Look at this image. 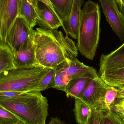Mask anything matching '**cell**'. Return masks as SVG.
Returning a JSON list of instances; mask_svg holds the SVG:
<instances>
[{"mask_svg": "<svg viewBox=\"0 0 124 124\" xmlns=\"http://www.w3.org/2000/svg\"><path fill=\"white\" fill-rule=\"evenodd\" d=\"M33 31L25 20L18 17L7 35L6 42L13 52L18 51L31 36Z\"/></svg>", "mask_w": 124, "mask_h": 124, "instance_id": "obj_9", "label": "cell"}, {"mask_svg": "<svg viewBox=\"0 0 124 124\" xmlns=\"http://www.w3.org/2000/svg\"><path fill=\"white\" fill-rule=\"evenodd\" d=\"M28 92L21 91H7L0 92V100L9 99L20 95Z\"/></svg>", "mask_w": 124, "mask_h": 124, "instance_id": "obj_26", "label": "cell"}, {"mask_svg": "<svg viewBox=\"0 0 124 124\" xmlns=\"http://www.w3.org/2000/svg\"><path fill=\"white\" fill-rule=\"evenodd\" d=\"M110 109L117 114L124 115V98L116 100L114 104L110 107Z\"/></svg>", "mask_w": 124, "mask_h": 124, "instance_id": "obj_24", "label": "cell"}, {"mask_svg": "<svg viewBox=\"0 0 124 124\" xmlns=\"http://www.w3.org/2000/svg\"><path fill=\"white\" fill-rule=\"evenodd\" d=\"M38 0L39 2L43 3L44 4L47 6L50 9H51V10L55 14V15H56L60 19L63 21L61 19V18L60 17L59 15H58V14L56 12V11H55V9L54 8V6H53V4H52L51 0Z\"/></svg>", "mask_w": 124, "mask_h": 124, "instance_id": "obj_27", "label": "cell"}, {"mask_svg": "<svg viewBox=\"0 0 124 124\" xmlns=\"http://www.w3.org/2000/svg\"><path fill=\"white\" fill-rule=\"evenodd\" d=\"M18 119L15 115L0 106V124H13Z\"/></svg>", "mask_w": 124, "mask_h": 124, "instance_id": "obj_23", "label": "cell"}, {"mask_svg": "<svg viewBox=\"0 0 124 124\" xmlns=\"http://www.w3.org/2000/svg\"><path fill=\"white\" fill-rule=\"evenodd\" d=\"M36 24L41 28L50 30H57L60 27L64 28L63 22L47 6L39 2Z\"/></svg>", "mask_w": 124, "mask_h": 124, "instance_id": "obj_11", "label": "cell"}, {"mask_svg": "<svg viewBox=\"0 0 124 124\" xmlns=\"http://www.w3.org/2000/svg\"><path fill=\"white\" fill-rule=\"evenodd\" d=\"M106 20L121 41H124V15L122 13L117 0H98Z\"/></svg>", "mask_w": 124, "mask_h": 124, "instance_id": "obj_8", "label": "cell"}, {"mask_svg": "<svg viewBox=\"0 0 124 124\" xmlns=\"http://www.w3.org/2000/svg\"><path fill=\"white\" fill-rule=\"evenodd\" d=\"M124 68V43L107 54H102L100 60L99 75L106 71Z\"/></svg>", "mask_w": 124, "mask_h": 124, "instance_id": "obj_13", "label": "cell"}, {"mask_svg": "<svg viewBox=\"0 0 124 124\" xmlns=\"http://www.w3.org/2000/svg\"><path fill=\"white\" fill-rule=\"evenodd\" d=\"M51 1L56 12L64 22L67 19L70 13L74 0H51Z\"/></svg>", "mask_w": 124, "mask_h": 124, "instance_id": "obj_19", "label": "cell"}, {"mask_svg": "<svg viewBox=\"0 0 124 124\" xmlns=\"http://www.w3.org/2000/svg\"><path fill=\"white\" fill-rule=\"evenodd\" d=\"M117 1L119 9L124 15V0H117Z\"/></svg>", "mask_w": 124, "mask_h": 124, "instance_id": "obj_29", "label": "cell"}, {"mask_svg": "<svg viewBox=\"0 0 124 124\" xmlns=\"http://www.w3.org/2000/svg\"><path fill=\"white\" fill-rule=\"evenodd\" d=\"M83 0H74L73 6L67 19L64 22V30L66 35L77 40L78 31L81 18Z\"/></svg>", "mask_w": 124, "mask_h": 124, "instance_id": "obj_12", "label": "cell"}, {"mask_svg": "<svg viewBox=\"0 0 124 124\" xmlns=\"http://www.w3.org/2000/svg\"><path fill=\"white\" fill-rule=\"evenodd\" d=\"M118 93V89L110 86L106 93L104 100L105 110L110 109V107L115 102Z\"/></svg>", "mask_w": 124, "mask_h": 124, "instance_id": "obj_22", "label": "cell"}, {"mask_svg": "<svg viewBox=\"0 0 124 124\" xmlns=\"http://www.w3.org/2000/svg\"><path fill=\"white\" fill-rule=\"evenodd\" d=\"M96 71L93 67L86 65L75 58L55 69V84L53 88L65 92L66 86L70 81Z\"/></svg>", "mask_w": 124, "mask_h": 124, "instance_id": "obj_5", "label": "cell"}, {"mask_svg": "<svg viewBox=\"0 0 124 124\" xmlns=\"http://www.w3.org/2000/svg\"><path fill=\"white\" fill-rule=\"evenodd\" d=\"M118 114L119 116H120V117H121V118H122V119H123V120H124V114Z\"/></svg>", "mask_w": 124, "mask_h": 124, "instance_id": "obj_32", "label": "cell"}, {"mask_svg": "<svg viewBox=\"0 0 124 124\" xmlns=\"http://www.w3.org/2000/svg\"><path fill=\"white\" fill-rule=\"evenodd\" d=\"M19 14V0H0V42H6Z\"/></svg>", "mask_w": 124, "mask_h": 124, "instance_id": "obj_7", "label": "cell"}, {"mask_svg": "<svg viewBox=\"0 0 124 124\" xmlns=\"http://www.w3.org/2000/svg\"><path fill=\"white\" fill-rule=\"evenodd\" d=\"M75 99L74 112L76 121L78 124H87L92 109L79 98Z\"/></svg>", "mask_w": 124, "mask_h": 124, "instance_id": "obj_18", "label": "cell"}, {"mask_svg": "<svg viewBox=\"0 0 124 124\" xmlns=\"http://www.w3.org/2000/svg\"><path fill=\"white\" fill-rule=\"evenodd\" d=\"M19 17L25 20L31 28L36 25L39 1L37 0H19Z\"/></svg>", "mask_w": 124, "mask_h": 124, "instance_id": "obj_15", "label": "cell"}, {"mask_svg": "<svg viewBox=\"0 0 124 124\" xmlns=\"http://www.w3.org/2000/svg\"><path fill=\"white\" fill-rule=\"evenodd\" d=\"M109 87L99 76L88 84L79 98L92 109L105 110V95Z\"/></svg>", "mask_w": 124, "mask_h": 124, "instance_id": "obj_6", "label": "cell"}, {"mask_svg": "<svg viewBox=\"0 0 124 124\" xmlns=\"http://www.w3.org/2000/svg\"><path fill=\"white\" fill-rule=\"evenodd\" d=\"M99 76L97 71L86 74L81 77L71 80L66 88L65 93L68 97L79 98L82 92L93 79Z\"/></svg>", "mask_w": 124, "mask_h": 124, "instance_id": "obj_14", "label": "cell"}, {"mask_svg": "<svg viewBox=\"0 0 124 124\" xmlns=\"http://www.w3.org/2000/svg\"><path fill=\"white\" fill-rule=\"evenodd\" d=\"M55 69H50L49 72L38 86L37 92L44 91L49 88H53L55 84Z\"/></svg>", "mask_w": 124, "mask_h": 124, "instance_id": "obj_21", "label": "cell"}, {"mask_svg": "<svg viewBox=\"0 0 124 124\" xmlns=\"http://www.w3.org/2000/svg\"><path fill=\"white\" fill-rule=\"evenodd\" d=\"M100 124H124V120L111 109L100 111Z\"/></svg>", "mask_w": 124, "mask_h": 124, "instance_id": "obj_20", "label": "cell"}, {"mask_svg": "<svg viewBox=\"0 0 124 124\" xmlns=\"http://www.w3.org/2000/svg\"><path fill=\"white\" fill-rule=\"evenodd\" d=\"M18 120H17V121L13 124H29L25 122V121H23V120H22V119L20 118L19 117H18Z\"/></svg>", "mask_w": 124, "mask_h": 124, "instance_id": "obj_31", "label": "cell"}, {"mask_svg": "<svg viewBox=\"0 0 124 124\" xmlns=\"http://www.w3.org/2000/svg\"><path fill=\"white\" fill-rule=\"evenodd\" d=\"M50 69L36 67L13 69L0 73V92H37Z\"/></svg>", "mask_w": 124, "mask_h": 124, "instance_id": "obj_4", "label": "cell"}, {"mask_svg": "<svg viewBox=\"0 0 124 124\" xmlns=\"http://www.w3.org/2000/svg\"><path fill=\"white\" fill-rule=\"evenodd\" d=\"M33 34L19 51L13 52L15 63L17 68L25 69L41 67L36 58L32 39Z\"/></svg>", "mask_w": 124, "mask_h": 124, "instance_id": "obj_10", "label": "cell"}, {"mask_svg": "<svg viewBox=\"0 0 124 124\" xmlns=\"http://www.w3.org/2000/svg\"><path fill=\"white\" fill-rule=\"evenodd\" d=\"M32 39L40 67L55 69L78 56V51L75 42L61 31L37 28L33 31Z\"/></svg>", "mask_w": 124, "mask_h": 124, "instance_id": "obj_1", "label": "cell"}, {"mask_svg": "<svg viewBox=\"0 0 124 124\" xmlns=\"http://www.w3.org/2000/svg\"><path fill=\"white\" fill-rule=\"evenodd\" d=\"M48 124H65V123L58 117H51Z\"/></svg>", "mask_w": 124, "mask_h": 124, "instance_id": "obj_28", "label": "cell"}, {"mask_svg": "<svg viewBox=\"0 0 124 124\" xmlns=\"http://www.w3.org/2000/svg\"><path fill=\"white\" fill-rule=\"evenodd\" d=\"M0 106L29 124H46L49 115L48 100L41 92H28L0 100Z\"/></svg>", "mask_w": 124, "mask_h": 124, "instance_id": "obj_2", "label": "cell"}, {"mask_svg": "<svg viewBox=\"0 0 124 124\" xmlns=\"http://www.w3.org/2000/svg\"><path fill=\"white\" fill-rule=\"evenodd\" d=\"M99 76L110 86L114 87L118 89L124 88V68L106 71Z\"/></svg>", "mask_w": 124, "mask_h": 124, "instance_id": "obj_17", "label": "cell"}, {"mask_svg": "<svg viewBox=\"0 0 124 124\" xmlns=\"http://www.w3.org/2000/svg\"><path fill=\"white\" fill-rule=\"evenodd\" d=\"M16 69L12 49L6 42H0V73Z\"/></svg>", "mask_w": 124, "mask_h": 124, "instance_id": "obj_16", "label": "cell"}, {"mask_svg": "<svg viewBox=\"0 0 124 124\" xmlns=\"http://www.w3.org/2000/svg\"><path fill=\"white\" fill-rule=\"evenodd\" d=\"M100 111L98 109H92L87 124H100Z\"/></svg>", "mask_w": 124, "mask_h": 124, "instance_id": "obj_25", "label": "cell"}, {"mask_svg": "<svg viewBox=\"0 0 124 124\" xmlns=\"http://www.w3.org/2000/svg\"><path fill=\"white\" fill-rule=\"evenodd\" d=\"M101 15L98 3L89 0L82 9L76 47L81 54L92 60L100 39Z\"/></svg>", "mask_w": 124, "mask_h": 124, "instance_id": "obj_3", "label": "cell"}, {"mask_svg": "<svg viewBox=\"0 0 124 124\" xmlns=\"http://www.w3.org/2000/svg\"><path fill=\"white\" fill-rule=\"evenodd\" d=\"M123 98H124V88L118 89V95L116 100Z\"/></svg>", "mask_w": 124, "mask_h": 124, "instance_id": "obj_30", "label": "cell"}]
</instances>
